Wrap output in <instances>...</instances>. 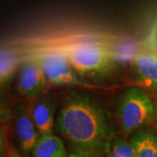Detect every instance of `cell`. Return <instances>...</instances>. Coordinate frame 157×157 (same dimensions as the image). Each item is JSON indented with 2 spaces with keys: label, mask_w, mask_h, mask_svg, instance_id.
Returning <instances> with one entry per match:
<instances>
[{
  "label": "cell",
  "mask_w": 157,
  "mask_h": 157,
  "mask_svg": "<svg viewBox=\"0 0 157 157\" xmlns=\"http://www.w3.org/2000/svg\"><path fill=\"white\" fill-rule=\"evenodd\" d=\"M116 121L125 135L154 123V99L145 90L128 86L120 94L116 101Z\"/></svg>",
  "instance_id": "cell-3"
},
{
  "label": "cell",
  "mask_w": 157,
  "mask_h": 157,
  "mask_svg": "<svg viewBox=\"0 0 157 157\" xmlns=\"http://www.w3.org/2000/svg\"><path fill=\"white\" fill-rule=\"evenodd\" d=\"M55 48L62 52L78 75L88 78L106 76L113 69L112 52L107 45L94 39H80Z\"/></svg>",
  "instance_id": "cell-2"
},
{
  "label": "cell",
  "mask_w": 157,
  "mask_h": 157,
  "mask_svg": "<svg viewBox=\"0 0 157 157\" xmlns=\"http://www.w3.org/2000/svg\"><path fill=\"white\" fill-rule=\"evenodd\" d=\"M6 157H23L19 151L15 147L13 144H8L7 145V153Z\"/></svg>",
  "instance_id": "cell-14"
},
{
  "label": "cell",
  "mask_w": 157,
  "mask_h": 157,
  "mask_svg": "<svg viewBox=\"0 0 157 157\" xmlns=\"http://www.w3.org/2000/svg\"><path fill=\"white\" fill-rule=\"evenodd\" d=\"M154 99V106H155V115H154V124H155L157 126V92L155 93V94L153 95Z\"/></svg>",
  "instance_id": "cell-15"
},
{
  "label": "cell",
  "mask_w": 157,
  "mask_h": 157,
  "mask_svg": "<svg viewBox=\"0 0 157 157\" xmlns=\"http://www.w3.org/2000/svg\"><path fill=\"white\" fill-rule=\"evenodd\" d=\"M13 125L18 146L25 156H29L40 137L29 110V104L20 103L13 112Z\"/></svg>",
  "instance_id": "cell-6"
},
{
  "label": "cell",
  "mask_w": 157,
  "mask_h": 157,
  "mask_svg": "<svg viewBox=\"0 0 157 157\" xmlns=\"http://www.w3.org/2000/svg\"><path fill=\"white\" fill-rule=\"evenodd\" d=\"M134 67L145 86L157 92V56L140 53L134 60Z\"/></svg>",
  "instance_id": "cell-9"
},
{
  "label": "cell",
  "mask_w": 157,
  "mask_h": 157,
  "mask_svg": "<svg viewBox=\"0 0 157 157\" xmlns=\"http://www.w3.org/2000/svg\"><path fill=\"white\" fill-rule=\"evenodd\" d=\"M56 125L71 149H82L107 155L115 138L109 111L95 96L73 91L63 98Z\"/></svg>",
  "instance_id": "cell-1"
},
{
  "label": "cell",
  "mask_w": 157,
  "mask_h": 157,
  "mask_svg": "<svg viewBox=\"0 0 157 157\" xmlns=\"http://www.w3.org/2000/svg\"><path fill=\"white\" fill-rule=\"evenodd\" d=\"M64 141L57 135H40L32 151V157H67Z\"/></svg>",
  "instance_id": "cell-10"
},
{
  "label": "cell",
  "mask_w": 157,
  "mask_h": 157,
  "mask_svg": "<svg viewBox=\"0 0 157 157\" xmlns=\"http://www.w3.org/2000/svg\"><path fill=\"white\" fill-rule=\"evenodd\" d=\"M34 59L41 66L49 84L59 86L94 87L78 78L67 58L60 51L55 48L45 51Z\"/></svg>",
  "instance_id": "cell-4"
},
{
  "label": "cell",
  "mask_w": 157,
  "mask_h": 157,
  "mask_svg": "<svg viewBox=\"0 0 157 157\" xmlns=\"http://www.w3.org/2000/svg\"><path fill=\"white\" fill-rule=\"evenodd\" d=\"M136 157H157V129L147 126L129 135Z\"/></svg>",
  "instance_id": "cell-8"
},
{
  "label": "cell",
  "mask_w": 157,
  "mask_h": 157,
  "mask_svg": "<svg viewBox=\"0 0 157 157\" xmlns=\"http://www.w3.org/2000/svg\"><path fill=\"white\" fill-rule=\"evenodd\" d=\"M18 56L11 48L3 47L0 56V82L1 86L5 87L13 77L18 66Z\"/></svg>",
  "instance_id": "cell-11"
},
{
  "label": "cell",
  "mask_w": 157,
  "mask_h": 157,
  "mask_svg": "<svg viewBox=\"0 0 157 157\" xmlns=\"http://www.w3.org/2000/svg\"><path fill=\"white\" fill-rule=\"evenodd\" d=\"M47 84L45 73L35 59L23 64L17 81V90L20 95L33 100L45 93Z\"/></svg>",
  "instance_id": "cell-5"
},
{
  "label": "cell",
  "mask_w": 157,
  "mask_h": 157,
  "mask_svg": "<svg viewBox=\"0 0 157 157\" xmlns=\"http://www.w3.org/2000/svg\"><path fill=\"white\" fill-rule=\"evenodd\" d=\"M29 110L40 135H52L56 112L53 98L44 93L39 97L31 100L29 103Z\"/></svg>",
  "instance_id": "cell-7"
},
{
  "label": "cell",
  "mask_w": 157,
  "mask_h": 157,
  "mask_svg": "<svg viewBox=\"0 0 157 157\" xmlns=\"http://www.w3.org/2000/svg\"><path fill=\"white\" fill-rule=\"evenodd\" d=\"M105 154L100 152L82 149H71L67 157H105Z\"/></svg>",
  "instance_id": "cell-13"
},
{
  "label": "cell",
  "mask_w": 157,
  "mask_h": 157,
  "mask_svg": "<svg viewBox=\"0 0 157 157\" xmlns=\"http://www.w3.org/2000/svg\"><path fill=\"white\" fill-rule=\"evenodd\" d=\"M107 157H136L135 147L125 137L114 138L107 152Z\"/></svg>",
  "instance_id": "cell-12"
}]
</instances>
